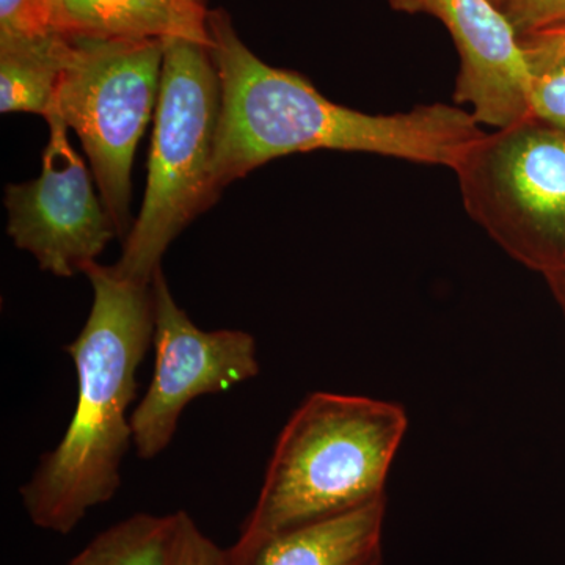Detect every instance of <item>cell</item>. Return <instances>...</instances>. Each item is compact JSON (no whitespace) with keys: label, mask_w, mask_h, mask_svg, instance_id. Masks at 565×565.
<instances>
[{"label":"cell","mask_w":565,"mask_h":565,"mask_svg":"<svg viewBox=\"0 0 565 565\" xmlns=\"http://www.w3.org/2000/svg\"><path fill=\"white\" fill-rule=\"evenodd\" d=\"M200 2H204V0H200Z\"/></svg>","instance_id":"obj_21"},{"label":"cell","mask_w":565,"mask_h":565,"mask_svg":"<svg viewBox=\"0 0 565 565\" xmlns=\"http://www.w3.org/2000/svg\"><path fill=\"white\" fill-rule=\"evenodd\" d=\"M530 110L535 120L565 131V58L534 74Z\"/></svg>","instance_id":"obj_16"},{"label":"cell","mask_w":565,"mask_h":565,"mask_svg":"<svg viewBox=\"0 0 565 565\" xmlns=\"http://www.w3.org/2000/svg\"><path fill=\"white\" fill-rule=\"evenodd\" d=\"M394 10L444 22L460 57L455 102L479 125L503 129L531 117L533 81L519 35L492 0H388Z\"/></svg>","instance_id":"obj_9"},{"label":"cell","mask_w":565,"mask_h":565,"mask_svg":"<svg viewBox=\"0 0 565 565\" xmlns=\"http://www.w3.org/2000/svg\"><path fill=\"white\" fill-rule=\"evenodd\" d=\"M386 497L223 548L222 565H385Z\"/></svg>","instance_id":"obj_10"},{"label":"cell","mask_w":565,"mask_h":565,"mask_svg":"<svg viewBox=\"0 0 565 565\" xmlns=\"http://www.w3.org/2000/svg\"><path fill=\"white\" fill-rule=\"evenodd\" d=\"M62 0H52V7H54V20L55 17H57L58 7H61ZM52 25H54V22H52Z\"/></svg>","instance_id":"obj_20"},{"label":"cell","mask_w":565,"mask_h":565,"mask_svg":"<svg viewBox=\"0 0 565 565\" xmlns=\"http://www.w3.org/2000/svg\"><path fill=\"white\" fill-rule=\"evenodd\" d=\"M82 274L92 282V310L65 348L76 367V407L62 440L40 457L20 489L33 525L62 535L120 490L122 460L132 446L137 371L154 334L151 285L96 262Z\"/></svg>","instance_id":"obj_2"},{"label":"cell","mask_w":565,"mask_h":565,"mask_svg":"<svg viewBox=\"0 0 565 565\" xmlns=\"http://www.w3.org/2000/svg\"><path fill=\"white\" fill-rule=\"evenodd\" d=\"M206 24L221 82L212 159L218 192L266 162L316 150L370 152L455 170L486 137L473 114L446 104L393 115L340 106L299 73L256 57L225 11H207Z\"/></svg>","instance_id":"obj_1"},{"label":"cell","mask_w":565,"mask_h":565,"mask_svg":"<svg viewBox=\"0 0 565 565\" xmlns=\"http://www.w3.org/2000/svg\"><path fill=\"white\" fill-rule=\"evenodd\" d=\"M223 548L185 511L174 512V527L163 565H222Z\"/></svg>","instance_id":"obj_14"},{"label":"cell","mask_w":565,"mask_h":565,"mask_svg":"<svg viewBox=\"0 0 565 565\" xmlns=\"http://www.w3.org/2000/svg\"><path fill=\"white\" fill-rule=\"evenodd\" d=\"M68 39L52 31L33 39L0 40V110L46 117L65 65Z\"/></svg>","instance_id":"obj_12"},{"label":"cell","mask_w":565,"mask_h":565,"mask_svg":"<svg viewBox=\"0 0 565 565\" xmlns=\"http://www.w3.org/2000/svg\"><path fill=\"white\" fill-rule=\"evenodd\" d=\"M65 36L68 51L47 115L79 137L104 207L126 241L134 154L158 106L166 41Z\"/></svg>","instance_id":"obj_5"},{"label":"cell","mask_w":565,"mask_h":565,"mask_svg":"<svg viewBox=\"0 0 565 565\" xmlns=\"http://www.w3.org/2000/svg\"><path fill=\"white\" fill-rule=\"evenodd\" d=\"M511 22L516 35L552 28L565 22V0H492Z\"/></svg>","instance_id":"obj_17"},{"label":"cell","mask_w":565,"mask_h":565,"mask_svg":"<svg viewBox=\"0 0 565 565\" xmlns=\"http://www.w3.org/2000/svg\"><path fill=\"white\" fill-rule=\"evenodd\" d=\"M154 299V371L147 393L131 414L132 446L151 460L172 444L182 412L196 397L228 392L258 377L256 340L244 330H206L185 313L158 269Z\"/></svg>","instance_id":"obj_7"},{"label":"cell","mask_w":565,"mask_h":565,"mask_svg":"<svg viewBox=\"0 0 565 565\" xmlns=\"http://www.w3.org/2000/svg\"><path fill=\"white\" fill-rule=\"evenodd\" d=\"M455 172L465 210L511 258L565 266V131L527 118L486 134Z\"/></svg>","instance_id":"obj_6"},{"label":"cell","mask_w":565,"mask_h":565,"mask_svg":"<svg viewBox=\"0 0 565 565\" xmlns=\"http://www.w3.org/2000/svg\"><path fill=\"white\" fill-rule=\"evenodd\" d=\"M200 0H62L55 32L102 40H191L211 47Z\"/></svg>","instance_id":"obj_11"},{"label":"cell","mask_w":565,"mask_h":565,"mask_svg":"<svg viewBox=\"0 0 565 565\" xmlns=\"http://www.w3.org/2000/svg\"><path fill=\"white\" fill-rule=\"evenodd\" d=\"M221 82L210 47L167 40L143 204L114 269L151 285L169 245L221 192L212 180Z\"/></svg>","instance_id":"obj_4"},{"label":"cell","mask_w":565,"mask_h":565,"mask_svg":"<svg viewBox=\"0 0 565 565\" xmlns=\"http://www.w3.org/2000/svg\"><path fill=\"white\" fill-rule=\"evenodd\" d=\"M520 44L534 76L565 58V22L520 36Z\"/></svg>","instance_id":"obj_18"},{"label":"cell","mask_w":565,"mask_h":565,"mask_svg":"<svg viewBox=\"0 0 565 565\" xmlns=\"http://www.w3.org/2000/svg\"><path fill=\"white\" fill-rule=\"evenodd\" d=\"M550 286H552L553 292H555L556 299L563 305L565 313V266L557 267L555 270L546 273Z\"/></svg>","instance_id":"obj_19"},{"label":"cell","mask_w":565,"mask_h":565,"mask_svg":"<svg viewBox=\"0 0 565 565\" xmlns=\"http://www.w3.org/2000/svg\"><path fill=\"white\" fill-rule=\"evenodd\" d=\"M52 22V0H0V40L46 35Z\"/></svg>","instance_id":"obj_15"},{"label":"cell","mask_w":565,"mask_h":565,"mask_svg":"<svg viewBox=\"0 0 565 565\" xmlns=\"http://www.w3.org/2000/svg\"><path fill=\"white\" fill-rule=\"evenodd\" d=\"M44 118L51 136L43 169L36 180L6 189L7 232L18 248L35 256L41 270L70 278L96 262L118 233L71 147L68 126L54 114Z\"/></svg>","instance_id":"obj_8"},{"label":"cell","mask_w":565,"mask_h":565,"mask_svg":"<svg viewBox=\"0 0 565 565\" xmlns=\"http://www.w3.org/2000/svg\"><path fill=\"white\" fill-rule=\"evenodd\" d=\"M173 527L174 512L126 516L93 537L66 565H163Z\"/></svg>","instance_id":"obj_13"},{"label":"cell","mask_w":565,"mask_h":565,"mask_svg":"<svg viewBox=\"0 0 565 565\" xmlns=\"http://www.w3.org/2000/svg\"><path fill=\"white\" fill-rule=\"evenodd\" d=\"M408 416L399 404L316 392L282 426L239 539L344 514L386 497Z\"/></svg>","instance_id":"obj_3"}]
</instances>
